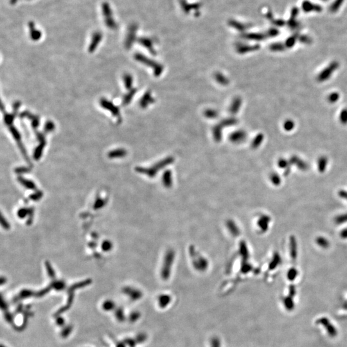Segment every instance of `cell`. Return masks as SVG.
<instances>
[{
  "instance_id": "16",
  "label": "cell",
  "mask_w": 347,
  "mask_h": 347,
  "mask_svg": "<svg viewBox=\"0 0 347 347\" xmlns=\"http://www.w3.org/2000/svg\"><path fill=\"white\" fill-rule=\"evenodd\" d=\"M127 154V151L123 149H117L114 150H112L109 153L108 156L111 158H121L125 156Z\"/></svg>"
},
{
  "instance_id": "1",
  "label": "cell",
  "mask_w": 347,
  "mask_h": 347,
  "mask_svg": "<svg viewBox=\"0 0 347 347\" xmlns=\"http://www.w3.org/2000/svg\"><path fill=\"white\" fill-rule=\"evenodd\" d=\"M174 160V159L172 157H168L167 158H165V159L161 160V161L158 162V163H156L150 168H147L138 167L136 170L139 173L144 174L147 175L149 177H153L155 176L158 172L160 171V170L166 166L172 163Z\"/></svg>"
},
{
  "instance_id": "15",
  "label": "cell",
  "mask_w": 347,
  "mask_h": 347,
  "mask_svg": "<svg viewBox=\"0 0 347 347\" xmlns=\"http://www.w3.org/2000/svg\"><path fill=\"white\" fill-rule=\"evenodd\" d=\"M281 261H282L281 257H280V255H279L278 253H274L273 259L271 261V262L269 263V269L273 270V269L276 268V267L281 263Z\"/></svg>"
},
{
  "instance_id": "17",
  "label": "cell",
  "mask_w": 347,
  "mask_h": 347,
  "mask_svg": "<svg viewBox=\"0 0 347 347\" xmlns=\"http://www.w3.org/2000/svg\"><path fill=\"white\" fill-rule=\"evenodd\" d=\"M136 93V89H131V90H129V93H127L126 95L123 97L122 104L124 105H126L128 104H129L131 100L133 99Z\"/></svg>"
},
{
  "instance_id": "32",
  "label": "cell",
  "mask_w": 347,
  "mask_h": 347,
  "mask_svg": "<svg viewBox=\"0 0 347 347\" xmlns=\"http://www.w3.org/2000/svg\"><path fill=\"white\" fill-rule=\"evenodd\" d=\"M278 164L279 167H280V168H288L287 167L289 166V162H288L285 159H280V160L278 161Z\"/></svg>"
},
{
  "instance_id": "10",
  "label": "cell",
  "mask_w": 347,
  "mask_h": 347,
  "mask_svg": "<svg viewBox=\"0 0 347 347\" xmlns=\"http://www.w3.org/2000/svg\"><path fill=\"white\" fill-rule=\"evenodd\" d=\"M290 256L293 260H295L297 257V242L295 236L290 237Z\"/></svg>"
},
{
  "instance_id": "19",
  "label": "cell",
  "mask_w": 347,
  "mask_h": 347,
  "mask_svg": "<svg viewBox=\"0 0 347 347\" xmlns=\"http://www.w3.org/2000/svg\"><path fill=\"white\" fill-rule=\"evenodd\" d=\"M223 128H222L220 124L219 123L218 125L214 127L213 129V138L215 139V140L217 141V142H220L221 139H222V130Z\"/></svg>"
},
{
  "instance_id": "33",
  "label": "cell",
  "mask_w": 347,
  "mask_h": 347,
  "mask_svg": "<svg viewBox=\"0 0 347 347\" xmlns=\"http://www.w3.org/2000/svg\"><path fill=\"white\" fill-rule=\"evenodd\" d=\"M339 95L336 93H332L331 95L329 97V101L330 102L332 103H334L336 102L338 99H339Z\"/></svg>"
},
{
  "instance_id": "3",
  "label": "cell",
  "mask_w": 347,
  "mask_h": 347,
  "mask_svg": "<svg viewBox=\"0 0 347 347\" xmlns=\"http://www.w3.org/2000/svg\"><path fill=\"white\" fill-rule=\"evenodd\" d=\"M174 253L172 250H169L166 253L163 267L161 268V277L164 279L168 278L170 276L174 263Z\"/></svg>"
},
{
  "instance_id": "20",
  "label": "cell",
  "mask_w": 347,
  "mask_h": 347,
  "mask_svg": "<svg viewBox=\"0 0 347 347\" xmlns=\"http://www.w3.org/2000/svg\"><path fill=\"white\" fill-rule=\"evenodd\" d=\"M100 40H101V35L99 33H97L94 36L93 41L91 43V45H90L89 47V52H93L94 51H95V48H97V45L99 44Z\"/></svg>"
},
{
  "instance_id": "30",
  "label": "cell",
  "mask_w": 347,
  "mask_h": 347,
  "mask_svg": "<svg viewBox=\"0 0 347 347\" xmlns=\"http://www.w3.org/2000/svg\"><path fill=\"white\" fill-rule=\"evenodd\" d=\"M55 129V125L54 123H53L51 121H48L46 123L44 126V132L45 133H50V132H52L53 130Z\"/></svg>"
},
{
  "instance_id": "35",
  "label": "cell",
  "mask_w": 347,
  "mask_h": 347,
  "mask_svg": "<svg viewBox=\"0 0 347 347\" xmlns=\"http://www.w3.org/2000/svg\"><path fill=\"white\" fill-rule=\"evenodd\" d=\"M338 195L341 198L347 201V192L345 190H340L338 192Z\"/></svg>"
},
{
  "instance_id": "4",
  "label": "cell",
  "mask_w": 347,
  "mask_h": 347,
  "mask_svg": "<svg viewBox=\"0 0 347 347\" xmlns=\"http://www.w3.org/2000/svg\"><path fill=\"white\" fill-rule=\"evenodd\" d=\"M100 103L102 107L105 109H107V110H109L112 113V115L113 116H115V117L117 118L119 123L122 122V118L121 115H120V109L118 107L116 106V105L113 104L111 102L105 99H102L100 100Z\"/></svg>"
},
{
  "instance_id": "22",
  "label": "cell",
  "mask_w": 347,
  "mask_h": 347,
  "mask_svg": "<svg viewBox=\"0 0 347 347\" xmlns=\"http://www.w3.org/2000/svg\"><path fill=\"white\" fill-rule=\"evenodd\" d=\"M327 158L325 156H322L319 158L318 161V169L319 172L323 173L325 171L327 165Z\"/></svg>"
},
{
  "instance_id": "6",
  "label": "cell",
  "mask_w": 347,
  "mask_h": 347,
  "mask_svg": "<svg viewBox=\"0 0 347 347\" xmlns=\"http://www.w3.org/2000/svg\"><path fill=\"white\" fill-rule=\"evenodd\" d=\"M338 63L336 62H334L330 65L328 66L327 68L322 71V73L319 75L318 77V80L319 81H326L327 79L330 77L331 74L334 71L338 68Z\"/></svg>"
},
{
  "instance_id": "21",
  "label": "cell",
  "mask_w": 347,
  "mask_h": 347,
  "mask_svg": "<svg viewBox=\"0 0 347 347\" xmlns=\"http://www.w3.org/2000/svg\"><path fill=\"white\" fill-rule=\"evenodd\" d=\"M316 242L319 247L326 249L330 246V242L326 238L323 237H318L316 239Z\"/></svg>"
},
{
  "instance_id": "11",
  "label": "cell",
  "mask_w": 347,
  "mask_h": 347,
  "mask_svg": "<svg viewBox=\"0 0 347 347\" xmlns=\"http://www.w3.org/2000/svg\"><path fill=\"white\" fill-rule=\"evenodd\" d=\"M242 104V100L240 97H236L233 100L232 103L230 105L229 111L232 115H235L239 112Z\"/></svg>"
},
{
  "instance_id": "26",
  "label": "cell",
  "mask_w": 347,
  "mask_h": 347,
  "mask_svg": "<svg viewBox=\"0 0 347 347\" xmlns=\"http://www.w3.org/2000/svg\"><path fill=\"white\" fill-rule=\"evenodd\" d=\"M204 115H205V117L208 118H216L218 116L219 113L217 111L214 110V109H206V110L205 111Z\"/></svg>"
},
{
  "instance_id": "27",
  "label": "cell",
  "mask_w": 347,
  "mask_h": 347,
  "mask_svg": "<svg viewBox=\"0 0 347 347\" xmlns=\"http://www.w3.org/2000/svg\"><path fill=\"white\" fill-rule=\"evenodd\" d=\"M334 222L336 224H342L343 223L347 222V213L339 215V216L335 217L334 219Z\"/></svg>"
},
{
  "instance_id": "12",
  "label": "cell",
  "mask_w": 347,
  "mask_h": 347,
  "mask_svg": "<svg viewBox=\"0 0 347 347\" xmlns=\"http://www.w3.org/2000/svg\"><path fill=\"white\" fill-rule=\"evenodd\" d=\"M200 263L201 264L203 268L205 269L207 268V267H208V262H207L206 259L203 258L202 256L195 255L193 257V264L197 269H200Z\"/></svg>"
},
{
  "instance_id": "23",
  "label": "cell",
  "mask_w": 347,
  "mask_h": 347,
  "mask_svg": "<svg viewBox=\"0 0 347 347\" xmlns=\"http://www.w3.org/2000/svg\"><path fill=\"white\" fill-rule=\"evenodd\" d=\"M237 123H238V120L235 119V118H229L223 120L219 124L222 128H224L225 127H229L235 125Z\"/></svg>"
},
{
  "instance_id": "18",
  "label": "cell",
  "mask_w": 347,
  "mask_h": 347,
  "mask_svg": "<svg viewBox=\"0 0 347 347\" xmlns=\"http://www.w3.org/2000/svg\"><path fill=\"white\" fill-rule=\"evenodd\" d=\"M163 184L166 187H169L172 184V173L171 171H166L163 176Z\"/></svg>"
},
{
  "instance_id": "31",
  "label": "cell",
  "mask_w": 347,
  "mask_h": 347,
  "mask_svg": "<svg viewBox=\"0 0 347 347\" xmlns=\"http://www.w3.org/2000/svg\"><path fill=\"white\" fill-rule=\"evenodd\" d=\"M341 122L343 123H347V109H343L340 116Z\"/></svg>"
},
{
  "instance_id": "25",
  "label": "cell",
  "mask_w": 347,
  "mask_h": 347,
  "mask_svg": "<svg viewBox=\"0 0 347 347\" xmlns=\"http://www.w3.org/2000/svg\"><path fill=\"white\" fill-rule=\"evenodd\" d=\"M123 81L126 88L127 89L131 90L133 82V77H132L131 75L130 74H125V75L123 76Z\"/></svg>"
},
{
  "instance_id": "24",
  "label": "cell",
  "mask_w": 347,
  "mask_h": 347,
  "mask_svg": "<svg viewBox=\"0 0 347 347\" xmlns=\"http://www.w3.org/2000/svg\"><path fill=\"white\" fill-rule=\"evenodd\" d=\"M263 139H264V136L262 134H258L254 138L253 140L252 143H251V148L253 149H256L258 147V146L261 144L262 141H263Z\"/></svg>"
},
{
  "instance_id": "29",
  "label": "cell",
  "mask_w": 347,
  "mask_h": 347,
  "mask_svg": "<svg viewBox=\"0 0 347 347\" xmlns=\"http://www.w3.org/2000/svg\"><path fill=\"white\" fill-rule=\"evenodd\" d=\"M297 274H298L297 270L295 268V267H292V268L290 269L288 271L287 277L289 280H293L296 277Z\"/></svg>"
},
{
  "instance_id": "34",
  "label": "cell",
  "mask_w": 347,
  "mask_h": 347,
  "mask_svg": "<svg viewBox=\"0 0 347 347\" xmlns=\"http://www.w3.org/2000/svg\"><path fill=\"white\" fill-rule=\"evenodd\" d=\"M294 127V123L291 121V120H287L285 123H284V128L287 131H291V129H293V128Z\"/></svg>"
},
{
  "instance_id": "13",
  "label": "cell",
  "mask_w": 347,
  "mask_h": 347,
  "mask_svg": "<svg viewBox=\"0 0 347 347\" xmlns=\"http://www.w3.org/2000/svg\"><path fill=\"white\" fill-rule=\"evenodd\" d=\"M290 162H291V163L295 165L298 168L301 170V171H306V170L308 169L307 164L303 161L300 160V158H297L296 156H293L291 158V160H290Z\"/></svg>"
},
{
  "instance_id": "2",
  "label": "cell",
  "mask_w": 347,
  "mask_h": 347,
  "mask_svg": "<svg viewBox=\"0 0 347 347\" xmlns=\"http://www.w3.org/2000/svg\"><path fill=\"white\" fill-rule=\"evenodd\" d=\"M134 58L136 61L140 62L144 65L152 68L154 71V74L156 77H159L163 71V67L160 64L150 59L145 56H143L141 54H136L134 55Z\"/></svg>"
},
{
  "instance_id": "5",
  "label": "cell",
  "mask_w": 347,
  "mask_h": 347,
  "mask_svg": "<svg viewBox=\"0 0 347 347\" xmlns=\"http://www.w3.org/2000/svg\"><path fill=\"white\" fill-rule=\"evenodd\" d=\"M7 127H9L10 132L11 133V134H12V136L14 137L15 140H16V142H17V144L19 147V148L20 149L23 155L24 156V157L25 158V159L26 160H28L29 161L28 155H27V154H26V151L23 145V143H22L21 137V134L20 133V132L18 131V130L12 125V124H11V125L8 126Z\"/></svg>"
},
{
  "instance_id": "14",
  "label": "cell",
  "mask_w": 347,
  "mask_h": 347,
  "mask_svg": "<svg viewBox=\"0 0 347 347\" xmlns=\"http://www.w3.org/2000/svg\"><path fill=\"white\" fill-rule=\"evenodd\" d=\"M214 78L219 84H220L222 86H227L229 82L228 78L225 77L223 74L219 72H217L215 73Z\"/></svg>"
},
{
  "instance_id": "37",
  "label": "cell",
  "mask_w": 347,
  "mask_h": 347,
  "mask_svg": "<svg viewBox=\"0 0 347 347\" xmlns=\"http://www.w3.org/2000/svg\"><path fill=\"white\" fill-rule=\"evenodd\" d=\"M109 246H111L110 244H109V243H107H107H105V244H104L103 245V248L105 250H107V249H108V250H109V248H110V247H109Z\"/></svg>"
},
{
  "instance_id": "7",
  "label": "cell",
  "mask_w": 347,
  "mask_h": 347,
  "mask_svg": "<svg viewBox=\"0 0 347 347\" xmlns=\"http://www.w3.org/2000/svg\"><path fill=\"white\" fill-rule=\"evenodd\" d=\"M246 133L244 131H237L229 135V139L231 142L239 143L244 142L246 138Z\"/></svg>"
},
{
  "instance_id": "36",
  "label": "cell",
  "mask_w": 347,
  "mask_h": 347,
  "mask_svg": "<svg viewBox=\"0 0 347 347\" xmlns=\"http://www.w3.org/2000/svg\"><path fill=\"white\" fill-rule=\"evenodd\" d=\"M340 237L343 239H347V228L343 229L341 232Z\"/></svg>"
},
{
  "instance_id": "9",
  "label": "cell",
  "mask_w": 347,
  "mask_h": 347,
  "mask_svg": "<svg viewBox=\"0 0 347 347\" xmlns=\"http://www.w3.org/2000/svg\"><path fill=\"white\" fill-rule=\"evenodd\" d=\"M154 102V99L152 96L151 92L147 91L139 101V105L142 108L147 107L149 105Z\"/></svg>"
},
{
  "instance_id": "28",
  "label": "cell",
  "mask_w": 347,
  "mask_h": 347,
  "mask_svg": "<svg viewBox=\"0 0 347 347\" xmlns=\"http://www.w3.org/2000/svg\"><path fill=\"white\" fill-rule=\"evenodd\" d=\"M270 179L271 183L275 186H279L281 184L280 177L277 174H272L270 176Z\"/></svg>"
},
{
  "instance_id": "8",
  "label": "cell",
  "mask_w": 347,
  "mask_h": 347,
  "mask_svg": "<svg viewBox=\"0 0 347 347\" xmlns=\"http://www.w3.org/2000/svg\"><path fill=\"white\" fill-rule=\"evenodd\" d=\"M271 221V217L266 215L260 216L257 222V224L262 232H266L268 229L269 224Z\"/></svg>"
}]
</instances>
